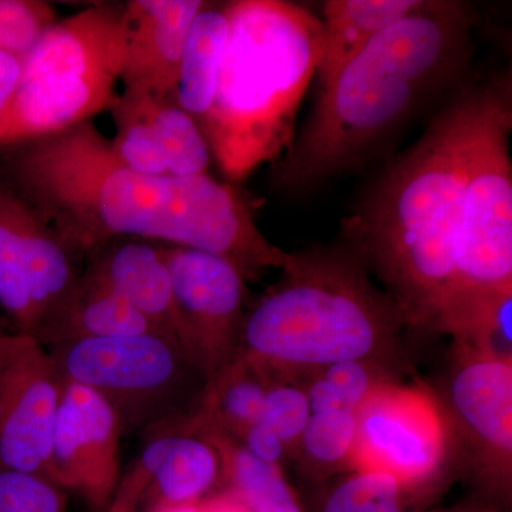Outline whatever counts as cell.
<instances>
[{
	"mask_svg": "<svg viewBox=\"0 0 512 512\" xmlns=\"http://www.w3.org/2000/svg\"><path fill=\"white\" fill-rule=\"evenodd\" d=\"M12 147L9 171L20 197L53 222L76 255L134 237L222 256L245 281L288 259L259 231L234 188L208 174L131 170L92 124Z\"/></svg>",
	"mask_w": 512,
	"mask_h": 512,
	"instance_id": "obj_1",
	"label": "cell"
},
{
	"mask_svg": "<svg viewBox=\"0 0 512 512\" xmlns=\"http://www.w3.org/2000/svg\"><path fill=\"white\" fill-rule=\"evenodd\" d=\"M490 87L458 92L349 222L350 249L383 282L406 326L436 330L450 301L458 207Z\"/></svg>",
	"mask_w": 512,
	"mask_h": 512,
	"instance_id": "obj_2",
	"label": "cell"
},
{
	"mask_svg": "<svg viewBox=\"0 0 512 512\" xmlns=\"http://www.w3.org/2000/svg\"><path fill=\"white\" fill-rule=\"evenodd\" d=\"M470 6L420 0L320 90L279 177L303 187L366 156L430 97L454 86L473 52Z\"/></svg>",
	"mask_w": 512,
	"mask_h": 512,
	"instance_id": "obj_3",
	"label": "cell"
},
{
	"mask_svg": "<svg viewBox=\"0 0 512 512\" xmlns=\"http://www.w3.org/2000/svg\"><path fill=\"white\" fill-rule=\"evenodd\" d=\"M404 326L353 249L289 252L278 281L248 309L237 355L268 383L352 360L402 367Z\"/></svg>",
	"mask_w": 512,
	"mask_h": 512,
	"instance_id": "obj_4",
	"label": "cell"
},
{
	"mask_svg": "<svg viewBox=\"0 0 512 512\" xmlns=\"http://www.w3.org/2000/svg\"><path fill=\"white\" fill-rule=\"evenodd\" d=\"M224 10L217 96L200 127L224 174L242 180L291 147L299 104L318 69L322 22L282 0H238Z\"/></svg>",
	"mask_w": 512,
	"mask_h": 512,
	"instance_id": "obj_5",
	"label": "cell"
},
{
	"mask_svg": "<svg viewBox=\"0 0 512 512\" xmlns=\"http://www.w3.org/2000/svg\"><path fill=\"white\" fill-rule=\"evenodd\" d=\"M124 50V8L94 5L52 23L22 60L0 147L55 136L110 107Z\"/></svg>",
	"mask_w": 512,
	"mask_h": 512,
	"instance_id": "obj_6",
	"label": "cell"
},
{
	"mask_svg": "<svg viewBox=\"0 0 512 512\" xmlns=\"http://www.w3.org/2000/svg\"><path fill=\"white\" fill-rule=\"evenodd\" d=\"M511 128L510 83L491 82L458 207L453 292L437 332L484 296L512 289Z\"/></svg>",
	"mask_w": 512,
	"mask_h": 512,
	"instance_id": "obj_7",
	"label": "cell"
},
{
	"mask_svg": "<svg viewBox=\"0 0 512 512\" xmlns=\"http://www.w3.org/2000/svg\"><path fill=\"white\" fill-rule=\"evenodd\" d=\"M47 349L64 382L89 387L116 410L123 433H148L204 407L207 375L161 333L66 340Z\"/></svg>",
	"mask_w": 512,
	"mask_h": 512,
	"instance_id": "obj_8",
	"label": "cell"
},
{
	"mask_svg": "<svg viewBox=\"0 0 512 512\" xmlns=\"http://www.w3.org/2000/svg\"><path fill=\"white\" fill-rule=\"evenodd\" d=\"M436 394L456 451L480 490L497 503H510L512 357L453 343Z\"/></svg>",
	"mask_w": 512,
	"mask_h": 512,
	"instance_id": "obj_9",
	"label": "cell"
},
{
	"mask_svg": "<svg viewBox=\"0 0 512 512\" xmlns=\"http://www.w3.org/2000/svg\"><path fill=\"white\" fill-rule=\"evenodd\" d=\"M454 451L439 397L424 384L392 380L357 409L353 470L389 474L410 497L443 477Z\"/></svg>",
	"mask_w": 512,
	"mask_h": 512,
	"instance_id": "obj_10",
	"label": "cell"
},
{
	"mask_svg": "<svg viewBox=\"0 0 512 512\" xmlns=\"http://www.w3.org/2000/svg\"><path fill=\"white\" fill-rule=\"evenodd\" d=\"M147 434L106 512H184L224 494V458L202 410Z\"/></svg>",
	"mask_w": 512,
	"mask_h": 512,
	"instance_id": "obj_11",
	"label": "cell"
},
{
	"mask_svg": "<svg viewBox=\"0 0 512 512\" xmlns=\"http://www.w3.org/2000/svg\"><path fill=\"white\" fill-rule=\"evenodd\" d=\"M64 380L49 349L19 332L0 335V470L47 476Z\"/></svg>",
	"mask_w": 512,
	"mask_h": 512,
	"instance_id": "obj_12",
	"label": "cell"
},
{
	"mask_svg": "<svg viewBox=\"0 0 512 512\" xmlns=\"http://www.w3.org/2000/svg\"><path fill=\"white\" fill-rule=\"evenodd\" d=\"M184 349L211 379L237 355L247 281L222 256L164 247Z\"/></svg>",
	"mask_w": 512,
	"mask_h": 512,
	"instance_id": "obj_13",
	"label": "cell"
},
{
	"mask_svg": "<svg viewBox=\"0 0 512 512\" xmlns=\"http://www.w3.org/2000/svg\"><path fill=\"white\" fill-rule=\"evenodd\" d=\"M121 434L119 414L99 393L64 382L47 467L49 480L67 493L79 494L94 512H106L121 478Z\"/></svg>",
	"mask_w": 512,
	"mask_h": 512,
	"instance_id": "obj_14",
	"label": "cell"
},
{
	"mask_svg": "<svg viewBox=\"0 0 512 512\" xmlns=\"http://www.w3.org/2000/svg\"><path fill=\"white\" fill-rule=\"evenodd\" d=\"M201 0H131L124 6L126 50L120 80L128 89L174 99L181 57Z\"/></svg>",
	"mask_w": 512,
	"mask_h": 512,
	"instance_id": "obj_15",
	"label": "cell"
},
{
	"mask_svg": "<svg viewBox=\"0 0 512 512\" xmlns=\"http://www.w3.org/2000/svg\"><path fill=\"white\" fill-rule=\"evenodd\" d=\"M89 258L87 275L119 293L161 333L183 346L163 245L143 239L113 241L90 252Z\"/></svg>",
	"mask_w": 512,
	"mask_h": 512,
	"instance_id": "obj_16",
	"label": "cell"
},
{
	"mask_svg": "<svg viewBox=\"0 0 512 512\" xmlns=\"http://www.w3.org/2000/svg\"><path fill=\"white\" fill-rule=\"evenodd\" d=\"M420 0H330L323 8L319 92L380 32L412 12Z\"/></svg>",
	"mask_w": 512,
	"mask_h": 512,
	"instance_id": "obj_17",
	"label": "cell"
},
{
	"mask_svg": "<svg viewBox=\"0 0 512 512\" xmlns=\"http://www.w3.org/2000/svg\"><path fill=\"white\" fill-rule=\"evenodd\" d=\"M147 333L161 332L123 296L84 272L66 308L40 343L49 348L66 340L120 338Z\"/></svg>",
	"mask_w": 512,
	"mask_h": 512,
	"instance_id": "obj_18",
	"label": "cell"
},
{
	"mask_svg": "<svg viewBox=\"0 0 512 512\" xmlns=\"http://www.w3.org/2000/svg\"><path fill=\"white\" fill-rule=\"evenodd\" d=\"M228 35L224 8L204 9L192 20L181 57L174 100L201 126L217 96L222 53Z\"/></svg>",
	"mask_w": 512,
	"mask_h": 512,
	"instance_id": "obj_19",
	"label": "cell"
},
{
	"mask_svg": "<svg viewBox=\"0 0 512 512\" xmlns=\"http://www.w3.org/2000/svg\"><path fill=\"white\" fill-rule=\"evenodd\" d=\"M204 416V413H202ZM207 429L224 458V494L247 512H306L284 474V468L255 457L241 441L215 429Z\"/></svg>",
	"mask_w": 512,
	"mask_h": 512,
	"instance_id": "obj_20",
	"label": "cell"
},
{
	"mask_svg": "<svg viewBox=\"0 0 512 512\" xmlns=\"http://www.w3.org/2000/svg\"><path fill=\"white\" fill-rule=\"evenodd\" d=\"M268 384L254 365L235 355L208 380L202 407L205 420L239 439L261 419Z\"/></svg>",
	"mask_w": 512,
	"mask_h": 512,
	"instance_id": "obj_21",
	"label": "cell"
},
{
	"mask_svg": "<svg viewBox=\"0 0 512 512\" xmlns=\"http://www.w3.org/2000/svg\"><path fill=\"white\" fill-rule=\"evenodd\" d=\"M128 90L136 93L141 110L156 134L168 175L192 177L208 174L212 154L197 121L185 113L174 99H160L144 90Z\"/></svg>",
	"mask_w": 512,
	"mask_h": 512,
	"instance_id": "obj_22",
	"label": "cell"
},
{
	"mask_svg": "<svg viewBox=\"0 0 512 512\" xmlns=\"http://www.w3.org/2000/svg\"><path fill=\"white\" fill-rule=\"evenodd\" d=\"M355 441L356 412L339 409L312 413L292 457L306 477L325 481L353 470Z\"/></svg>",
	"mask_w": 512,
	"mask_h": 512,
	"instance_id": "obj_23",
	"label": "cell"
},
{
	"mask_svg": "<svg viewBox=\"0 0 512 512\" xmlns=\"http://www.w3.org/2000/svg\"><path fill=\"white\" fill-rule=\"evenodd\" d=\"M18 194L0 184V308L12 322L15 332L36 338L37 318L30 298L25 247L15 218Z\"/></svg>",
	"mask_w": 512,
	"mask_h": 512,
	"instance_id": "obj_24",
	"label": "cell"
},
{
	"mask_svg": "<svg viewBox=\"0 0 512 512\" xmlns=\"http://www.w3.org/2000/svg\"><path fill=\"white\" fill-rule=\"evenodd\" d=\"M410 495L396 478L382 471L350 470L320 493L313 511L409 512Z\"/></svg>",
	"mask_w": 512,
	"mask_h": 512,
	"instance_id": "obj_25",
	"label": "cell"
},
{
	"mask_svg": "<svg viewBox=\"0 0 512 512\" xmlns=\"http://www.w3.org/2000/svg\"><path fill=\"white\" fill-rule=\"evenodd\" d=\"M311 417L303 384L295 379L269 380L264 410L259 421L274 431L292 457Z\"/></svg>",
	"mask_w": 512,
	"mask_h": 512,
	"instance_id": "obj_26",
	"label": "cell"
},
{
	"mask_svg": "<svg viewBox=\"0 0 512 512\" xmlns=\"http://www.w3.org/2000/svg\"><path fill=\"white\" fill-rule=\"evenodd\" d=\"M55 22V10L42 0H0V52L25 59Z\"/></svg>",
	"mask_w": 512,
	"mask_h": 512,
	"instance_id": "obj_27",
	"label": "cell"
},
{
	"mask_svg": "<svg viewBox=\"0 0 512 512\" xmlns=\"http://www.w3.org/2000/svg\"><path fill=\"white\" fill-rule=\"evenodd\" d=\"M403 367L372 360H352L323 367L318 375L330 384L345 409L357 412L360 404L377 387L392 380L400 379Z\"/></svg>",
	"mask_w": 512,
	"mask_h": 512,
	"instance_id": "obj_28",
	"label": "cell"
},
{
	"mask_svg": "<svg viewBox=\"0 0 512 512\" xmlns=\"http://www.w3.org/2000/svg\"><path fill=\"white\" fill-rule=\"evenodd\" d=\"M0 512H67V491L45 477L0 470Z\"/></svg>",
	"mask_w": 512,
	"mask_h": 512,
	"instance_id": "obj_29",
	"label": "cell"
},
{
	"mask_svg": "<svg viewBox=\"0 0 512 512\" xmlns=\"http://www.w3.org/2000/svg\"><path fill=\"white\" fill-rule=\"evenodd\" d=\"M237 440L241 441L255 457L265 461V463L282 467L285 458L288 457L282 441L278 439L274 431L269 430L261 421L249 427Z\"/></svg>",
	"mask_w": 512,
	"mask_h": 512,
	"instance_id": "obj_30",
	"label": "cell"
},
{
	"mask_svg": "<svg viewBox=\"0 0 512 512\" xmlns=\"http://www.w3.org/2000/svg\"><path fill=\"white\" fill-rule=\"evenodd\" d=\"M22 74V59L0 52V144L8 127L10 109Z\"/></svg>",
	"mask_w": 512,
	"mask_h": 512,
	"instance_id": "obj_31",
	"label": "cell"
},
{
	"mask_svg": "<svg viewBox=\"0 0 512 512\" xmlns=\"http://www.w3.org/2000/svg\"><path fill=\"white\" fill-rule=\"evenodd\" d=\"M215 512H247L242 510L238 504H235L234 501L229 500L228 497H222L217 501V505H215Z\"/></svg>",
	"mask_w": 512,
	"mask_h": 512,
	"instance_id": "obj_32",
	"label": "cell"
},
{
	"mask_svg": "<svg viewBox=\"0 0 512 512\" xmlns=\"http://www.w3.org/2000/svg\"><path fill=\"white\" fill-rule=\"evenodd\" d=\"M431 512H501L498 510H488V508H458L450 511H431Z\"/></svg>",
	"mask_w": 512,
	"mask_h": 512,
	"instance_id": "obj_33",
	"label": "cell"
}]
</instances>
